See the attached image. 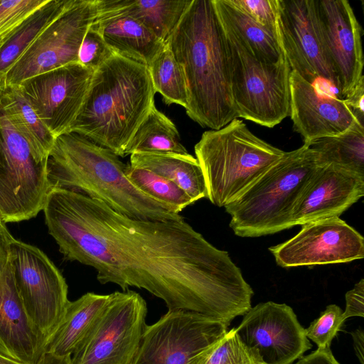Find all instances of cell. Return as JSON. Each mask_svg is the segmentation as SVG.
<instances>
[{
    "mask_svg": "<svg viewBox=\"0 0 364 364\" xmlns=\"http://www.w3.org/2000/svg\"><path fill=\"white\" fill-rule=\"evenodd\" d=\"M43 210L64 258L93 267L101 284L144 289L168 309L230 323L252 307L253 290L228 252L184 219H133L58 188L50 191Z\"/></svg>",
    "mask_w": 364,
    "mask_h": 364,
    "instance_id": "1",
    "label": "cell"
},
{
    "mask_svg": "<svg viewBox=\"0 0 364 364\" xmlns=\"http://www.w3.org/2000/svg\"><path fill=\"white\" fill-rule=\"evenodd\" d=\"M166 43L185 77L188 116L212 130L237 119L227 41L213 0H192Z\"/></svg>",
    "mask_w": 364,
    "mask_h": 364,
    "instance_id": "2",
    "label": "cell"
},
{
    "mask_svg": "<svg viewBox=\"0 0 364 364\" xmlns=\"http://www.w3.org/2000/svg\"><path fill=\"white\" fill-rule=\"evenodd\" d=\"M127 164L110 149L69 132L56 137L47 159V174L51 189L78 192L130 218L184 219L175 208L156 201L136 188L126 175Z\"/></svg>",
    "mask_w": 364,
    "mask_h": 364,
    "instance_id": "3",
    "label": "cell"
},
{
    "mask_svg": "<svg viewBox=\"0 0 364 364\" xmlns=\"http://www.w3.org/2000/svg\"><path fill=\"white\" fill-rule=\"evenodd\" d=\"M148 67L115 54L94 71L69 132L124 157L126 147L154 105Z\"/></svg>",
    "mask_w": 364,
    "mask_h": 364,
    "instance_id": "4",
    "label": "cell"
},
{
    "mask_svg": "<svg viewBox=\"0 0 364 364\" xmlns=\"http://www.w3.org/2000/svg\"><path fill=\"white\" fill-rule=\"evenodd\" d=\"M321 166L309 146L285 154L237 199L224 208L230 227L242 237L274 234L294 227L291 213L308 182Z\"/></svg>",
    "mask_w": 364,
    "mask_h": 364,
    "instance_id": "5",
    "label": "cell"
},
{
    "mask_svg": "<svg viewBox=\"0 0 364 364\" xmlns=\"http://www.w3.org/2000/svg\"><path fill=\"white\" fill-rule=\"evenodd\" d=\"M194 151L204 174L207 198L218 207L237 199L285 154L255 135L238 118L205 132Z\"/></svg>",
    "mask_w": 364,
    "mask_h": 364,
    "instance_id": "6",
    "label": "cell"
},
{
    "mask_svg": "<svg viewBox=\"0 0 364 364\" xmlns=\"http://www.w3.org/2000/svg\"><path fill=\"white\" fill-rule=\"evenodd\" d=\"M222 27L228 48L232 93L238 118L269 128L275 127L290 112L291 69L287 59L274 64L259 58L234 33Z\"/></svg>",
    "mask_w": 364,
    "mask_h": 364,
    "instance_id": "7",
    "label": "cell"
},
{
    "mask_svg": "<svg viewBox=\"0 0 364 364\" xmlns=\"http://www.w3.org/2000/svg\"><path fill=\"white\" fill-rule=\"evenodd\" d=\"M51 186L47 161L38 162L26 141L0 112V216L27 220L43 209Z\"/></svg>",
    "mask_w": 364,
    "mask_h": 364,
    "instance_id": "8",
    "label": "cell"
},
{
    "mask_svg": "<svg viewBox=\"0 0 364 364\" xmlns=\"http://www.w3.org/2000/svg\"><path fill=\"white\" fill-rule=\"evenodd\" d=\"M9 261L26 311L46 342L69 302L65 279L43 251L14 237Z\"/></svg>",
    "mask_w": 364,
    "mask_h": 364,
    "instance_id": "9",
    "label": "cell"
},
{
    "mask_svg": "<svg viewBox=\"0 0 364 364\" xmlns=\"http://www.w3.org/2000/svg\"><path fill=\"white\" fill-rule=\"evenodd\" d=\"M146 314V301L137 292L110 294L101 318L71 356V364H135Z\"/></svg>",
    "mask_w": 364,
    "mask_h": 364,
    "instance_id": "10",
    "label": "cell"
},
{
    "mask_svg": "<svg viewBox=\"0 0 364 364\" xmlns=\"http://www.w3.org/2000/svg\"><path fill=\"white\" fill-rule=\"evenodd\" d=\"M229 325L200 313L168 309L146 326L135 364H194L227 333Z\"/></svg>",
    "mask_w": 364,
    "mask_h": 364,
    "instance_id": "11",
    "label": "cell"
},
{
    "mask_svg": "<svg viewBox=\"0 0 364 364\" xmlns=\"http://www.w3.org/2000/svg\"><path fill=\"white\" fill-rule=\"evenodd\" d=\"M96 15V0H73L11 68L0 86L24 80L78 63L82 40Z\"/></svg>",
    "mask_w": 364,
    "mask_h": 364,
    "instance_id": "12",
    "label": "cell"
},
{
    "mask_svg": "<svg viewBox=\"0 0 364 364\" xmlns=\"http://www.w3.org/2000/svg\"><path fill=\"white\" fill-rule=\"evenodd\" d=\"M278 28L291 70L313 85L322 89L325 85L333 94L336 91L340 97L338 80L318 26L314 0H279Z\"/></svg>",
    "mask_w": 364,
    "mask_h": 364,
    "instance_id": "13",
    "label": "cell"
},
{
    "mask_svg": "<svg viewBox=\"0 0 364 364\" xmlns=\"http://www.w3.org/2000/svg\"><path fill=\"white\" fill-rule=\"evenodd\" d=\"M243 316L237 334L261 364H292L312 347L305 328L286 304L259 303Z\"/></svg>",
    "mask_w": 364,
    "mask_h": 364,
    "instance_id": "14",
    "label": "cell"
},
{
    "mask_svg": "<svg viewBox=\"0 0 364 364\" xmlns=\"http://www.w3.org/2000/svg\"><path fill=\"white\" fill-rule=\"evenodd\" d=\"M94 70L69 64L28 78L18 86L55 136L69 132L84 102Z\"/></svg>",
    "mask_w": 364,
    "mask_h": 364,
    "instance_id": "15",
    "label": "cell"
},
{
    "mask_svg": "<svg viewBox=\"0 0 364 364\" xmlns=\"http://www.w3.org/2000/svg\"><path fill=\"white\" fill-rule=\"evenodd\" d=\"M269 250L282 267L345 263L364 257V238L340 218L301 225L289 240Z\"/></svg>",
    "mask_w": 364,
    "mask_h": 364,
    "instance_id": "16",
    "label": "cell"
},
{
    "mask_svg": "<svg viewBox=\"0 0 364 364\" xmlns=\"http://www.w3.org/2000/svg\"><path fill=\"white\" fill-rule=\"evenodd\" d=\"M323 46L346 100L364 85L362 28L346 0H314Z\"/></svg>",
    "mask_w": 364,
    "mask_h": 364,
    "instance_id": "17",
    "label": "cell"
},
{
    "mask_svg": "<svg viewBox=\"0 0 364 364\" xmlns=\"http://www.w3.org/2000/svg\"><path fill=\"white\" fill-rule=\"evenodd\" d=\"M290 112L304 144L340 134L360 122L345 100L313 85L296 72L290 74Z\"/></svg>",
    "mask_w": 364,
    "mask_h": 364,
    "instance_id": "18",
    "label": "cell"
},
{
    "mask_svg": "<svg viewBox=\"0 0 364 364\" xmlns=\"http://www.w3.org/2000/svg\"><path fill=\"white\" fill-rule=\"evenodd\" d=\"M364 195V177L336 166H321L298 198L293 226L339 218Z\"/></svg>",
    "mask_w": 364,
    "mask_h": 364,
    "instance_id": "19",
    "label": "cell"
},
{
    "mask_svg": "<svg viewBox=\"0 0 364 364\" xmlns=\"http://www.w3.org/2000/svg\"><path fill=\"white\" fill-rule=\"evenodd\" d=\"M44 346L45 340L26 311L8 261L0 274V353L26 364H37Z\"/></svg>",
    "mask_w": 364,
    "mask_h": 364,
    "instance_id": "20",
    "label": "cell"
},
{
    "mask_svg": "<svg viewBox=\"0 0 364 364\" xmlns=\"http://www.w3.org/2000/svg\"><path fill=\"white\" fill-rule=\"evenodd\" d=\"M109 300V294L88 292L69 301L63 318L45 342L44 352L72 356L96 327Z\"/></svg>",
    "mask_w": 364,
    "mask_h": 364,
    "instance_id": "21",
    "label": "cell"
},
{
    "mask_svg": "<svg viewBox=\"0 0 364 364\" xmlns=\"http://www.w3.org/2000/svg\"><path fill=\"white\" fill-rule=\"evenodd\" d=\"M192 0H96L95 20L127 16L166 43Z\"/></svg>",
    "mask_w": 364,
    "mask_h": 364,
    "instance_id": "22",
    "label": "cell"
},
{
    "mask_svg": "<svg viewBox=\"0 0 364 364\" xmlns=\"http://www.w3.org/2000/svg\"><path fill=\"white\" fill-rule=\"evenodd\" d=\"M90 26L115 54L147 67L165 45L143 23L127 16L94 19Z\"/></svg>",
    "mask_w": 364,
    "mask_h": 364,
    "instance_id": "23",
    "label": "cell"
},
{
    "mask_svg": "<svg viewBox=\"0 0 364 364\" xmlns=\"http://www.w3.org/2000/svg\"><path fill=\"white\" fill-rule=\"evenodd\" d=\"M213 2L220 23L238 36L256 56L274 64L286 58L279 31L256 21L233 0Z\"/></svg>",
    "mask_w": 364,
    "mask_h": 364,
    "instance_id": "24",
    "label": "cell"
},
{
    "mask_svg": "<svg viewBox=\"0 0 364 364\" xmlns=\"http://www.w3.org/2000/svg\"><path fill=\"white\" fill-rule=\"evenodd\" d=\"M0 112L26 141L35 159L47 161L56 137L39 119L18 85L0 86Z\"/></svg>",
    "mask_w": 364,
    "mask_h": 364,
    "instance_id": "25",
    "label": "cell"
},
{
    "mask_svg": "<svg viewBox=\"0 0 364 364\" xmlns=\"http://www.w3.org/2000/svg\"><path fill=\"white\" fill-rule=\"evenodd\" d=\"M129 164L150 170L171 181L195 202L208 196L202 168L197 159L189 154H132Z\"/></svg>",
    "mask_w": 364,
    "mask_h": 364,
    "instance_id": "26",
    "label": "cell"
},
{
    "mask_svg": "<svg viewBox=\"0 0 364 364\" xmlns=\"http://www.w3.org/2000/svg\"><path fill=\"white\" fill-rule=\"evenodd\" d=\"M73 0H48L11 32L0 40V85L5 76L43 30Z\"/></svg>",
    "mask_w": 364,
    "mask_h": 364,
    "instance_id": "27",
    "label": "cell"
},
{
    "mask_svg": "<svg viewBox=\"0 0 364 364\" xmlns=\"http://www.w3.org/2000/svg\"><path fill=\"white\" fill-rule=\"evenodd\" d=\"M306 146L317 153L321 166L332 164L364 177L363 124L358 122L340 134L316 139Z\"/></svg>",
    "mask_w": 364,
    "mask_h": 364,
    "instance_id": "28",
    "label": "cell"
},
{
    "mask_svg": "<svg viewBox=\"0 0 364 364\" xmlns=\"http://www.w3.org/2000/svg\"><path fill=\"white\" fill-rule=\"evenodd\" d=\"M136 153L188 154L175 124L155 105L128 143L124 155Z\"/></svg>",
    "mask_w": 364,
    "mask_h": 364,
    "instance_id": "29",
    "label": "cell"
},
{
    "mask_svg": "<svg viewBox=\"0 0 364 364\" xmlns=\"http://www.w3.org/2000/svg\"><path fill=\"white\" fill-rule=\"evenodd\" d=\"M148 69L154 89L161 94L164 102L186 108L188 95L185 77L167 43L155 56Z\"/></svg>",
    "mask_w": 364,
    "mask_h": 364,
    "instance_id": "30",
    "label": "cell"
},
{
    "mask_svg": "<svg viewBox=\"0 0 364 364\" xmlns=\"http://www.w3.org/2000/svg\"><path fill=\"white\" fill-rule=\"evenodd\" d=\"M126 175L132 184L144 194L181 212L195 201L171 181L146 168L133 167L129 164Z\"/></svg>",
    "mask_w": 364,
    "mask_h": 364,
    "instance_id": "31",
    "label": "cell"
},
{
    "mask_svg": "<svg viewBox=\"0 0 364 364\" xmlns=\"http://www.w3.org/2000/svg\"><path fill=\"white\" fill-rule=\"evenodd\" d=\"M194 364H261L240 339L232 328L201 353Z\"/></svg>",
    "mask_w": 364,
    "mask_h": 364,
    "instance_id": "32",
    "label": "cell"
},
{
    "mask_svg": "<svg viewBox=\"0 0 364 364\" xmlns=\"http://www.w3.org/2000/svg\"><path fill=\"white\" fill-rule=\"evenodd\" d=\"M343 312L338 305H328L320 316L305 328L308 339L315 343L318 348H330L333 339L345 321Z\"/></svg>",
    "mask_w": 364,
    "mask_h": 364,
    "instance_id": "33",
    "label": "cell"
},
{
    "mask_svg": "<svg viewBox=\"0 0 364 364\" xmlns=\"http://www.w3.org/2000/svg\"><path fill=\"white\" fill-rule=\"evenodd\" d=\"M48 0H0V40Z\"/></svg>",
    "mask_w": 364,
    "mask_h": 364,
    "instance_id": "34",
    "label": "cell"
},
{
    "mask_svg": "<svg viewBox=\"0 0 364 364\" xmlns=\"http://www.w3.org/2000/svg\"><path fill=\"white\" fill-rule=\"evenodd\" d=\"M101 34L90 26L78 52V63L94 71L114 55Z\"/></svg>",
    "mask_w": 364,
    "mask_h": 364,
    "instance_id": "35",
    "label": "cell"
},
{
    "mask_svg": "<svg viewBox=\"0 0 364 364\" xmlns=\"http://www.w3.org/2000/svg\"><path fill=\"white\" fill-rule=\"evenodd\" d=\"M233 1L258 23L279 31V0H233Z\"/></svg>",
    "mask_w": 364,
    "mask_h": 364,
    "instance_id": "36",
    "label": "cell"
},
{
    "mask_svg": "<svg viewBox=\"0 0 364 364\" xmlns=\"http://www.w3.org/2000/svg\"><path fill=\"white\" fill-rule=\"evenodd\" d=\"M346 308L343 312L344 320L350 317H364V279H361L345 295Z\"/></svg>",
    "mask_w": 364,
    "mask_h": 364,
    "instance_id": "37",
    "label": "cell"
},
{
    "mask_svg": "<svg viewBox=\"0 0 364 364\" xmlns=\"http://www.w3.org/2000/svg\"><path fill=\"white\" fill-rule=\"evenodd\" d=\"M292 364H341L334 357L331 348H318L302 356Z\"/></svg>",
    "mask_w": 364,
    "mask_h": 364,
    "instance_id": "38",
    "label": "cell"
},
{
    "mask_svg": "<svg viewBox=\"0 0 364 364\" xmlns=\"http://www.w3.org/2000/svg\"><path fill=\"white\" fill-rule=\"evenodd\" d=\"M14 239L1 220H0V274L9 258L10 245Z\"/></svg>",
    "mask_w": 364,
    "mask_h": 364,
    "instance_id": "39",
    "label": "cell"
},
{
    "mask_svg": "<svg viewBox=\"0 0 364 364\" xmlns=\"http://www.w3.org/2000/svg\"><path fill=\"white\" fill-rule=\"evenodd\" d=\"M354 350L360 364H364V333L361 328L351 333Z\"/></svg>",
    "mask_w": 364,
    "mask_h": 364,
    "instance_id": "40",
    "label": "cell"
},
{
    "mask_svg": "<svg viewBox=\"0 0 364 364\" xmlns=\"http://www.w3.org/2000/svg\"><path fill=\"white\" fill-rule=\"evenodd\" d=\"M37 364H71V356L60 357L44 352Z\"/></svg>",
    "mask_w": 364,
    "mask_h": 364,
    "instance_id": "41",
    "label": "cell"
},
{
    "mask_svg": "<svg viewBox=\"0 0 364 364\" xmlns=\"http://www.w3.org/2000/svg\"><path fill=\"white\" fill-rule=\"evenodd\" d=\"M0 364H26L0 353Z\"/></svg>",
    "mask_w": 364,
    "mask_h": 364,
    "instance_id": "42",
    "label": "cell"
},
{
    "mask_svg": "<svg viewBox=\"0 0 364 364\" xmlns=\"http://www.w3.org/2000/svg\"><path fill=\"white\" fill-rule=\"evenodd\" d=\"M0 220H1V216H0Z\"/></svg>",
    "mask_w": 364,
    "mask_h": 364,
    "instance_id": "43",
    "label": "cell"
}]
</instances>
